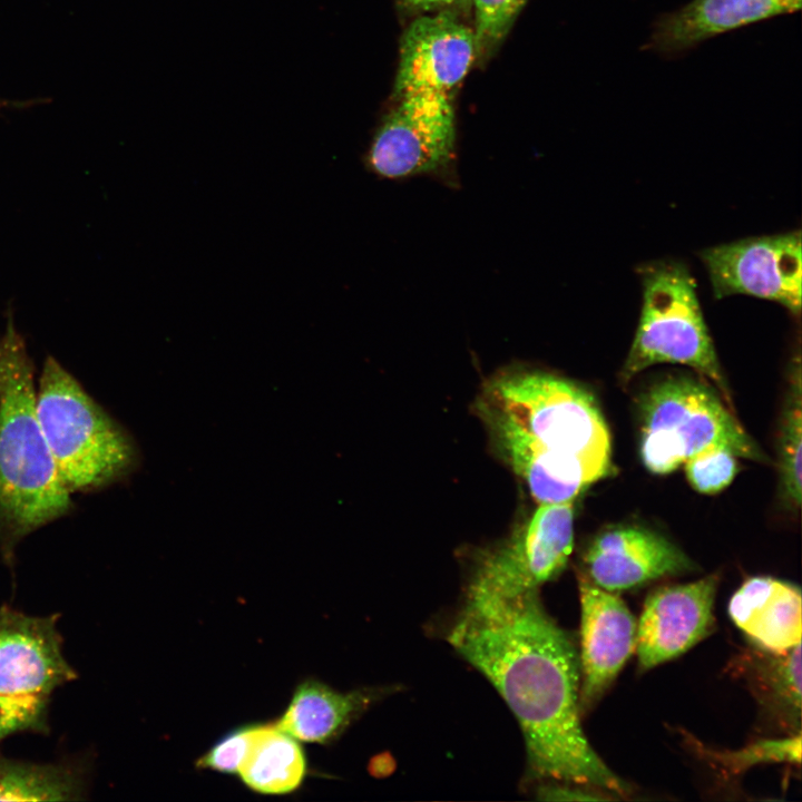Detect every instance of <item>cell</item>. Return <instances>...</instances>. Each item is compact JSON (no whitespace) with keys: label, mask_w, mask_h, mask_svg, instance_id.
<instances>
[{"label":"cell","mask_w":802,"mask_h":802,"mask_svg":"<svg viewBox=\"0 0 802 802\" xmlns=\"http://www.w3.org/2000/svg\"><path fill=\"white\" fill-rule=\"evenodd\" d=\"M447 639L510 707L534 777L591 786L614 798L632 793L584 734L579 655L538 590L512 596L467 590Z\"/></svg>","instance_id":"obj_1"},{"label":"cell","mask_w":802,"mask_h":802,"mask_svg":"<svg viewBox=\"0 0 802 802\" xmlns=\"http://www.w3.org/2000/svg\"><path fill=\"white\" fill-rule=\"evenodd\" d=\"M477 410L512 470L541 503L574 502L612 467L610 437L594 399L538 371H511L482 389Z\"/></svg>","instance_id":"obj_2"},{"label":"cell","mask_w":802,"mask_h":802,"mask_svg":"<svg viewBox=\"0 0 802 802\" xmlns=\"http://www.w3.org/2000/svg\"><path fill=\"white\" fill-rule=\"evenodd\" d=\"M69 507L38 419L27 349L8 316L0 339V520L22 536Z\"/></svg>","instance_id":"obj_3"},{"label":"cell","mask_w":802,"mask_h":802,"mask_svg":"<svg viewBox=\"0 0 802 802\" xmlns=\"http://www.w3.org/2000/svg\"><path fill=\"white\" fill-rule=\"evenodd\" d=\"M38 419L57 472L70 491L106 485L137 462L130 437L53 358H47L36 393Z\"/></svg>","instance_id":"obj_4"},{"label":"cell","mask_w":802,"mask_h":802,"mask_svg":"<svg viewBox=\"0 0 802 802\" xmlns=\"http://www.w3.org/2000/svg\"><path fill=\"white\" fill-rule=\"evenodd\" d=\"M642 310L620 378L628 382L657 363L692 368L714 384L731 405V395L706 326L688 268L677 262H654L639 268Z\"/></svg>","instance_id":"obj_5"},{"label":"cell","mask_w":802,"mask_h":802,"mask_svg":"<svg viewBox=\"0 0 802 802\" xmlns=\"http://www.w3.org/2000/svg\"><path fill=\"white\" fill-rule=\"evenodd\" d=\"M640 456L653 473H669L711 447L763 460L730 405L703 381L671 376L652 385L640 400Z\"/></svg>","instance_id":"obj_6"},{"label":"cell","mask_w":802,"mask_h":802,"mask_svg":"<svg viewBox=\"0 0 802 802\" xmlns=\"http://www.w3.org/2000/svg\"><path fill=\"white\" fill-rule=\"evenodd\" d=\"M454 111L448 94L420 91L399 98L383 118L366 156L384 178L453 177Z\"/></svg>","instance_id":"obj_7"},{"label":"cell","mask_w":802,"mask_h":802,"mask_svg":"<svg viewBox=\"0 0 802 802\" xmlns=\"http://www.w3.org/2000/svg\"><path fill=\"white\" fill-rule=\"evenodd\" d=\"M573 547V502L541 503L503 544L480 555L467 590L500 596L538 590L565 568Z\"/></svg>","instance_id":"obj_8"},{"label":"cell","mask_w":802,"mask_h":802,"mask_svg":"<svg viewBox=\"0 0 802 802\" xmlns=\"http://www.w3.org/2000/svg\"><path fill=\"white\" fill-rule=\"evenodd\" d=\"M801 243V232L790 231L720 244L703 250L700 256L716 299L750 295L800 315Z\"/></svg>","instance_id":"obj_9"},{"label":"cell","mask_w":802,"mask_h":802,"mask_svg":"<svg viewBox=\"0 0 802 802\" xmlns=\"http://www.w3.org/2000/svg\"><path fill=\"white\" fill-rule=\"evenodd\" d=\"M717 574L661 587L649 594L637 622L638 666L646 671L687 652L714 629Z\"/></svg>","instance_id":"obj_10"},{"label":"cell","mask_w":802,"mask_h":802,"mask_svg":"<svg viewBox=\"0 0 802 802\" xmlns=\"http://www.w3.org/2000/svg\"><path fill=\"white\" fill-rule=\"evenodd\" d=\"M580 594V712L588 711L617 677L637 644V620L617 593L583 574Z\"/></svg>","instance_id":"obj_11"},{"label":"cell","mask_w":802,"mask_h":802,"mask_svg":"<svg viewBox=\"0 0 802 802\" xmlns=\"http://www.w3.org/2000/svg\"><path fill=\"white\" fill-rule=\"evenodd\" d=\"M476 52L473 30L449 13L422 16L404 30L394 91L448 94L467 75Z\"/></svg>","instance_id":"obj_12"},{"label":"cell","mask_w":802,"mask_h":802,"mask_svg":"<svg viewBox=\"0 0 802 802\" xmlns=\"http://www.w3.org/2000/svg\"><path fill=\"white\" fill-rule=\"evenodd\" d=\"M594 585L612 593L637 588L694 568L688 557L661 534L639 526H618L598 534L583 556Z\"/></svg>","instance_id":"obj_13"},{"label":"cell","mask_w":802,"mask_h":802,"mask_svg":"<svg viewBox=\"0 0 802 802\" xmlns=\"http://www.w3.org/2000/svg\"><path fill=\"white\" fill-rule=\"evenodd\" d=\"M76 674L61 651L55 617L0 612V694L43 697Z\"/></svg>","instance_id":"obj_14"},{"label":"cell","mask_w":802,"mask_h":802,"mask_svg":"<svg viewBox=\"0 0 802 802\" xmlns=\"http://www.w3.org/2000/svg\"><path fill=\"white\" fill-rule=\"evenodd\" d=\"M801 591L772 577H752L732 595L728 615L753 646L784 653L801 644Z\"/></svg>","instance_id":"obj_15"},{"label":"cell","mask_w":802,"mask_h":802,"mask_svg":"<svg viewBox=\"0 0 802 802\" xmlns=\"http://www.w3.org/2000/svg\"><path fill=\"white\" fill-rule=\"evenodd\" d=\"M800 8L801 0H693L657 23L648 47L661 52L685 50L720 33Z\"/></svg>","instance_id":"obj_16"},{"label":"cell","mask_w":802,"mask_h":802,"mask_svg":"<svg viewBox=\"0 0 802 802\" xmlns=\"http://www.w3.org/2000/svg\"><path fill=\"white\" fill-rule=\"evenodd\" d=\"M381 695L373 688L341 693L307 678L300 683L275 725L294 739L317 744L335 741Z\"/></svg>","instance_id":"obj_17"},{"label":"cell","mask_w":802,"mask_h":802,"mask_svg":"<svg viewBox=\"0 0 802 802\" xmlns=\"http://www.w3.org/2000/svg\"><path fill=\"white\" fill-rule=\"evenodd\" d=\"M761 707L788 734L800 732L801 644L784 653L753 646L730 663Z\"/></svg>","instance_id":"obj_18"},{"label":"cell","mask_w":802,"mask_h":802,"mask_svg":"<svg viewBox=\"0 0 802 802\" xmlns=\"http://www.w3.org/2000/svg\"><path fill=\"white\" fill-rule=\"evenodd\" d=\"M251 791L266 795L293 793L303 783L306 760L297 740L275 723L258 724L237 773Z\"/></svg>","instance_id":"obj_19"},{"label":"cell","mask_w":802,"mask_h":802,"mask_svg":"<svg viewBox=\"0 0 802 802\" xmlns=\"http://www.w3.org/2000/svg\"><path fill=\"white\" fill-rule=\"evenodd\" d=\"M75 785L52 766L0 761V801H67Z\"/></svg>","instance_id":"obj_20"},{"label":"cell","mask_w":802,"mask_h":802,"mask_svg":"<svg viewBox=\"0 0 802 802\" xmlns=\"http://www.w3.org/2000/svg\"><path fill=\"white\" fill-rule=\"evenodd\" d=\"M692 747L706 761L718 766L723 772L739 775L761 763L784 762L800 764L801 733L786 735L776 740H759L750 745L734 751H717L700 744L691 739Z\"/></svg>","instance_id":"obj_21"},{"label":"cell","mask_w":802,"mask_h":802,"mask_svg":"<svg viewBox=\"0 0 802 802\" xmlns=\"http://www.w3.org/2000/svg\"><path fill=\"white\" fill-rule=\"evenodd\" d=\"M782 419L779 440V463L785 498L795 507L801 503L802 475V410L800 372L792 382Z\"/></svg>","instance_id":"obj_22"},{"label":"cell","mask_w":802,"mask_h":802,"mask_svg":"<svg viewBox=\"0 0 802 802\" xmlns=\"http://www.w3.org/2000/svg\"><path fill=\"white\" fill-rule=\"evenodd\" d=\"M736 458L727 448H707L683 463L687 481L701 493H717L734 479L737 472Z\"/></svg>","instance_id":"obj_23"},{"label":"cell","mask_w":802,"mask_h":802,"mask_svg":"<svg viewBox=\"0 0 802 802\" xmlns=\"http://www.w3.org/2000/svg\"><path fill=\"white\" fill-rule=\"evenodd\" d=\"M527 0H472L477 55L490 52L508 35Z\"/></svg>","instance_id":"obj_24"},{"label":"cell","mask_w":802,"mask_h":802,"mask_svg":"<svg viewBox=\"0 0 802 802\" xmlns=\"http://www.w3.org/2000/svg\"><path fill=\"white\" fill-rule=\"evenodd\" d=\"M258 724L241 726L216 742L196 762L197 769L237 774L246 757Z\"/></svg>","instance_id":"obj_25"},{"label":"cell","mask_w":802,"mask_h":802,"mask_svg":"<svg viewBox=\"0 0 802 802\" xmlns=\"http://www.w3.org/2000/svg\"><path fill=\"white\" fill-rule=\"evenodd\" d=\"M45 707L43 697L0 694V739L33 726Z\"/></svg>","instance_id":"obj_26"},{"label":"cell","mask_w":802,"mask_h":802,"mask_svg":"<svg viewBox=\"0 0 802 802\" xmlns=\"http://www.w3.org/2000/svg\"><path fill=\"white\" fill-rule=\"evenodd\" d=\"M573 783L556 782L540 786L538 794L541 800L556 801H587V800H613L616 799L607 792L591 786H571Z\"/></svg>","instance_id":"obj_27"},{"label":"cell","mask_w":802,"mask_h":802,"mask_svg":"<svg viewBox=\"0 0 802 802\" xmlns=\"http://www.w3.org/2000/svg\"><path fill=\"white\" fill-rule=\"evenodd\" d=\"M463 1L466 0H403V2L408 7L421 11H430L437 8H443Z\"/></svg>","instance_id":"obj_28"}]
</instances>
